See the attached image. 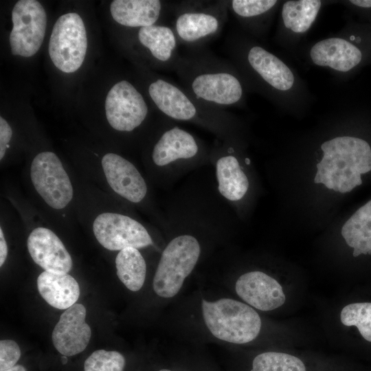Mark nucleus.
<instances>
[{
  "label": "nucleus",
  "mask_w": 371,
  "mask_h": 371,
  "mask_svg": "<svg viewBox=\"0 0 371 371\" xmlns=\"http://www.w3.org/2000/svg\"><path fill=\"white\" fill-rule=\"evenodd\" d=\"M201 254L197 239L183 234L172 239L163 251L153 281L157 295L169 298L180 291L196 266Z\"/></svg>",
  "instance_id": "obj_6"
},
{
  "label": "nucleus",
  "mask_w": 371,
  "mask_h": 371,
  "mask_svg": "<svg viewBox=\"0 0 371 371\" xmlns=\"http://www.w3.org/2000/svg\"><path fill=\"white\" fill-rule=\"evenodd\" d=\"M137 41L149 56L151 65L174 70L180 54L179 43L172 26L158 24L141 27L137 32Z\"/></svg>",
  "instance_id": "obj_18"
},
{
  "label": "nucleus",
  "mask_w": 371,
  "mask_h": 371,
  "mask_svg": "<svg viewBox=\"0 0 371 371\" xmlns=\"http://www.w3.org/2000/svg\"><path fill=\"white\" fill-rule=\"evenodd\" d=\"M5 371H26V369L22 365H15L12 368Z\"/></svg>",
  "instance_id": "obj_31"
},
{
  "label": "nucleus",
  "mask_w": 371,
  "mask_h": 371,
  "mask_svg": "<svg viewBox=\"0 0 371 371\" xmlns=\"http://www.w3.org/2000/svg\"><path fill=\"white\" fill-rule=\"evenodd\" d=\"M340 320L344 326H355L361 335L371 342V302L346 305L340 313Z\"/></svg>",
  "instance_id": "obj_25"
},
{
  "label": "nucleus",
  "mask_w": 371,
  "mask_h": 371,
  "mask_svg": "<svg viewBox=\"0 0 371 371\" xmlns=\"http://www.w3.org/2000/svg\"><path fill=\"white\" fill-rule=\"evenodd\" d=\"M216 162V175L218 190L226 199L236 201L241 199L249 188V181L240 166L238 159L233 155L234 149L229 147L226 153Z\"/></svg>",
  "instance_id": "obj_22"
},
{
  "label": "nucleus",
  "mask_w": 371,
  "mask_h": 371,
  "mask_svg": "<svg viewBox=\"0 0 371 371\" xmlns=\"http://www.w3.org/2000/svg\"><path fill=\"white\" fill-rule=\"evenodd\" d=\"M105 112L111 126L120 132H131L140 126L148 114L142 94L126 80L115 83L105 100Z\"/></svg>",
  "instance_id": "obj_10"
},
{
  "label": "nucleus",
  "mask_w": 371,
  "mask_h": 371,
  "mask_svg": "<svg viewBox=\"0 0 371 371\" xmlns=\"http://www.w3.org/2000/svg\"><path fill=\"white\" fill-rule=\"evenodd\" d=\"M106 181L120 196L133 203L142 201L147 193V186L136 167L115 153L104 155L101 161Z\"/></svg>",
  "instance_id": "obj_16"
},
{
  "label": "nucleus",
  "mask_w": 371,
  "mask_h": 371,
  "mask_svg": "<svg viewBox=\"0 0 371 371\" xmlns=\"http://www.w3.org/2000/svg\"><path fill=\"white\" fill-rule=\"evenodd\" d=\"M87 47V34L82 18L76 13L60 16L54 25L48 47L54 65L65 73L76 71L84 61Z\"/></svg>",
  "instance_id": "obj_7"
},
{
  "label": "nucleus",
  "mask_w": 371,
  "mask_h": 371,
  "mask_svg": "<svg viewBox=\"0 0 371 371\" xmlns=\"http://www.w3.org/2000/svg\"><path fill=\"white\" fill-rule=\"evenodd\" d=\"M21 357V350L16 341L4 339L0 341V371H5L16 365Z\"/></svg>",
  "instance_id": "obj_27"
},
{
  "label": "nucleus",
  "mask_w": 371,
  "mask_h": 371,
  "mask_svg": "<svg viewBox=\"0 0 371 371\" xmlns=\"http://www.w3.org/2000/svg\"><path fill=\"white\" fill-rule=\"evenodd\" d=\"M174 71L182 86L208 105L223 110L245 106L249 91L236 66L205 47L180 54Z\"/></svg>",
  "instance_id": "obj_2"
},
{
  "label": "nucleus",
  "mask_w": 371,
  "mask_h": 371,
  "mask_svg": "<svg viewBox=\"0 0 371 371\" xmlns=\"http://www.w3.org/2000/svg\"><path fill=\"white\" fill-rule=\"evenodd\" d=\"M27 245L34 260L45 271L67 273L72 268L70 254L61 240L48 228L39 227L30 234Z\"/></svg>",
  "instance_id": "obj_14"
},
{
  "label": "nucleus",
  "mask_w": 371,
  "mask_h": 371,
  "mask_svg": "<svg viewBox=\"0 0 371 371\" xmlns=\"http://www.w3.org/2000/svg\"><path fill=\"white\" fill-rule=\"evenodd\" d=\"M326 1H286L282 3L277 37L282 44L299 41L312 27Z\"/></svg>",
  "instance_id": "obj_17"
},
{
  "label": "nucleus",
  "mask_w": 371,
  "mask_h": 371,
  "mask_svg": "<svg viewBox=\"0 0 371 371\" xmlns=\"http://www.w3.org/2000/svg\"><path fill=\"white\" fill-rule=\"evenodd\" d=\"M159 371H171V370H167V369H162V370H160Z\"/></svg>",
  "instance_id": "obj_35"
},
{
  "label": "nucleus",
  "mask_w": 371,
  "mask_h": 371,
  "mask_svg": "<svg viewBox=\"0 0 371 371\" xmlns=\"http://www.w3.org/2000/svg\"><path fill=\"white\" fill-rule=\"evenodd\" d=\"M206 326L216 338L243 344L255 339L261 328V319L250 306L230 298L215 302L202 300Z\"/></svg>",
  "instance_id": "obj_5"
},
{
  "label": "nucleus",
  "mask_w": 371,
  "mask_h": 371,
  "mask_svg": "<svg viewBox=\"0 0 371 371\" xmlns=\"http://www.w3.org/2000/svg\"><path fill=\"white\" fill-rule=\"evenodd\" d=\"M36 283L41 297L58 309H67L76 304L80 296L78 282L67 273L44 271L38 276Z\"/></svg>",
  "instance_id": "obj_21"
},
{
  "label": "nucleus",
  "mask_w": 371,
  "mask_h": 371,
  "mask_svg": "<svg viewBox=\"0 0 371 371\" xmlns=\"http://www.w3.org/2000/svg\"><path fill=\"white\" fill-rule=\"evenodd\" d=\"M66 361H67V357L66 356L63 357V363H65Z\"/></svg>",
  "instance_id": "obj_34"
},
{
  "label": "nucleus",
  "mask_w": 371,
  "mask_h": 371,
  "mask_svg": "<svg viewBox=\"0 0 371 371\" xmlns=\"http://www.w3.org/2000/svg\"><path fill=\"white\" fill-rule=\"evenodd\" d=\"M12 135V131L6 120L0 117V159L1 160L5 153L8 144Z\"/></svg>",
  "instance_id": "obj_28"
},
{
  "label": "nucleus",
  "mask_w": 371,
  "mask_h": 371,
  "mask_svg": "<svg viewBox=\"0 0 371 371\" xmlns=\"http://www.w3.org/2000/svg\"><path fill=\"white\" fill-rule=\"evenodd\" d=\"M348 2L360 8H371V0H352L349 1Z\"/></svg>",
  "instance_id": "obj_30"
},
{
  "label": "nucleus",
  "mask_w": 371,
  "mask_h": 371,
  "mask_svg": "<svg viewBox=\"0 0 371 371\" xmlns=\"http://www.w3.org/2000/svg\"><path fill=\"white\" fill-rule=\"evenodd\" d=\"M230 61L249 91H255L282 108H297L306 91L295 71L250 36L232 32L226 41Z\"/></svg>",
  "instance_id": "obj_1"
},
{
  "label": "nucleus",
  "mask_w": 371,
  "mask_h": 371,
  "mask_svg": "<svg viewBox=\"0 0 371 371\" xmlns=\"http://www.w3.org/2000/svg\"><path fill=\"white\" fill-rule=\"evenodd\" d=\"M238 295L249 306L262 311L274 310L285 302L286 297L280 283L262 271L241 275L235 284Z\"/></svg>",
  "instance_id": "obj_15"
},
{
  "label": "nucleus",
  "mask_w": 371,
  "mask_h": 371,
  "mask_svg": "<svg viewBox=\"0 0 371 371\" xmlns=\"http://www.w3.org/2000/svg\"><path fill=\"white\" fill-rule=\"evenodd\" d=\"M8 256V245L4 238L3 229L0 227V266L4 264Z\"/></svg>",
  "instance_id": "obj_29"
},
{
  "label": "nucleus",
  "mask_w": 371,
  "mask_h": 371,
  "mask_svg": "<svg viewBox=\"0 0 371 371\" xmlns=\"http://www.w3.org/2000/svg\"><path fill=\"white\" fill-rule=\"evenodd\" d=\"M317 170H323V166H322L320 163H318L317 164Z\"/></svg>",
  "instance_id": "obj_32"
},
{
  "label": "nucleus",
  "mask_w": 371,
  "mask_h": 371,
  "mask_svg": "<svg viewBox=\"0 0 371 371\" xmlns=\"http://www.w3.org/2000/svg\"><path fill=\"white\" fill-rule=\"evenodd\" d=\"M245 163H246L247 165H249V164H250V160H249V159L246 158V159H245Z\"/></svg>",
  "instance_id": "obj_33"
},
{
  "label": "nucleus",
  "mask_w": 371,
  "mask_h": 371,
  "mask_svg": "<svg viewBox=\"0 0 371 371\" xmlns=\"http://www.w3.org/2000/svg\"><path fill=\"white\" fill-rule=\"evenodd\" d=\"M280 4L276 0H232L228 8L247 35L262 38Z\"/></svg>",
  "instance_id": "obj_20"
},
{
  "label": "nucleus",
  "mask_w": 371,
  "mask_h": 371,
  "mask_svg": "<svg viewBox=\"0 0 371 371\" xmlns=\"http://www.w3.org/2000/svg\"><path fill=\"white\" fill-rule=\"evenodd\" d=\"M86 308L76 303L63 313L52 335L55 348L63 356L82 352L91 336L90 326L85 322Z\"/></svg>",
  "instance_id": "obj_12"
},
{
  "label": "nucleus",
  "mask_w": 371,
  "mask_h": 371,
  "mask_svg": "<svg viewBox=\"0 0 371 371\" xmlns=\"http://www.w3.org/2000/svg\"><path fill=\"white\" fill-rule=\"evenodd\" d=\"M229 1L175 2L172 27L179 43L188 49L203 47L216 38L227 21Z\"/></svg>",
  "instance_id": "obj_4"
},
{
  "label": "nucleus",
  "mask_w": 371,
  "mask_h": 371,
  "mask_svg": "<svg viewBox=\"0 0 371 371\" xmlns=\"http://www.w3.org/2000/svg\"><path fill=\"white\" fill-rule=\"evenodd\" d=\"M124 357L117 351L98 350L85 361L84 371H124Z\"/></svg>",
  "instance_id": "obj_26"
},
{
  "label": "nucleus",
  "mask_w": 371,
  "mask_h": 371,
  "mask_svg": "<svg viewBox=\"0 0 371 371\" xmlns=\"http://www.w3.org/2000/svg\"><path fill=\"white\" fill-rule=\"evenodd\" d=\"M12 30L9 41L13 55L30 57L40 49L45 34L47 15L36 0H20L12 12Z\"/></svg>",
  "instance_id": "obj_9"
},
{
  "label": "nucleus",
  "mask_w": 371,
  "mask_h": 371,
  "mask_svg": "<svg viewBox=\"0 0 371 371\" xmlns=\"http://www.w3.org/2000/svg\"><path fill=\"white\" fill-rule=\"evenodd\" d=\"M30 177L36 191L49 207L63 209L72 199V184L55 153L45 151L36 155L31 164Z\"/></svg>",
  "instance_id": "obj_8"
},
{
  "label": "nucleus",
  "mask_w": 371,
  "mask_h": 371,
  "mask_svg": "<svg viewBox=\"0 0 371 371\" xmlns=\"http://www.w3.org/2000/svg\"><path fill=\"white\" fill-rule=\"evenodd\" d=\"M175 2L159 0H114L110 5L113 19L133 28L158 25L166 14H172Z\"/></svg>",
  "instance_id": "obj_19"
},
{
  "label": "nucleus",
  "mask_w": 371,
  "mask_h": 371,
  "mask_svg": "<svg viewBox=\"0 0 371 371\" xmlns=\"http://www.w3.org/2000/svg\"><path fill=\"white\" fill-rule=\"evenodd\" d=\"M251 371H306V366L301 359L293 355L265 352L254 359Z\"/></svg>",
  "instance_id": "obj_24"
},
{
  "label": "nucleus",
  "mask_w": 371,
  "mask_h": 371,
  "mask_svg": "<svg viewBox=\"0 0 371 371\" xmlns=\"http://www.w3.org/2000/svg\"><path fill=\"white\" fill-rule=\"evenodd\" d=\"M147 93L154 106L168 119L199 124L223 139H231L236 119L227 111L198 100L182 85L168 78H150Z\"/></svg>",
  "instance_id": "obj_3"
},
{
  "label": "nucleus",
  "mask_w": 371,
  "mask_h": 371,
  "mask_svg": "<svg viewBox=\"0 0 371 371\" xmlns=\"http://www.w3.org/2000/svg\"><path fill=\"white\" fill-rule=\"evenodd\" d=\"M117 276L130 291L142 289L146 278V265L138 249L126 247L120 250L115 258Z\"/></svg>",
  "instance_id": "obj_23"
},
{
  "label": "nucleus",
  "mask_w": 371,
  "mask_h": 371,
  "mask_svg": "<svg viewBox=\"0 0 371 371\" xmlns=\"http://www.w3.org/2000/svg\"><path fill=\"white\" fill-rule=\"evenodd\" d=\"M93 232L99 243L111 251L126 247L140 249L153 245L150 234L140 223L121 214H99L93 223Z\"/></svg>",
  "instance_id": "obj_11"
},
{
  "label": "nucleus",
  "mask_w": 371,
  "mask_h": 371,
  "mask_svg": "<svg viewBox=\"0 0 371 371\" xmlns=\"http://www.w3.org/2000/svg\"><path fill=\"white\" fill-rule=\"evenodd\" d=\"M203 153V147L194 135L178 126L168 124L153 146L151 158L156 166L164 167L178 161L193 159Z\"/></svg>",
  "instance_id": "obj_13"
}]
</instances>
